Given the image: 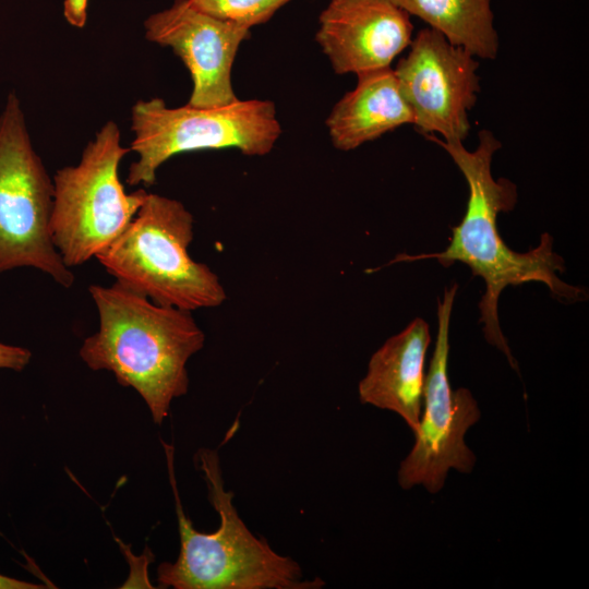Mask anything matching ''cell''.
I'll return each mask as SVG.
<instances>
[{
  "instance_id": "cell-7",
  "label": "cell",
  "mask_w": 589,
  "mask_h": 589,
  "mask_svg": "<svg viewBox=\"0 0 589 589\" xmlns=\"http://www.w3.org/2000/svg\"><path fill=\"white\" fill-rule=\"evenodd\" d=\"M53 183L34 149L21 101L8 95L0 113V275L33 267L69 288L74 275L51 237Z\"/></svg>"
},
{
  "instance_id": "cell-11",
  "label": "cell",
  "mask_w": 589,
  "mask_h": 589,
  "mask_svg": "<svg viewBox=\"0 0 589 589\" xmlns=\"http://www.w3.org/2000/svg\"><path fill=\"white\" fill-rule=\"evenodd\" d=\"M410 15L392 0H330L315 40L336 74L390 68L412 40Z\"/></svg>"
},
{
  "instance_id": "cell-5",
  "label": "cell",
  "mask_w": 589,
  "mask_h": 589,
  "mask_svg": "<svg viewBox=\"0 0 589 589\" xmlns=\"http://www.w3.org/2000/svg\"><path fill=\"white\" fill-rule=\"evenodd\" d=\"M130 151L121 145L119 127L108 121L75 166L55 173L51 237L69 268L96 259L125 230L143 204L148 192L139 189L127 193L119 178L120 163Z\"/></svg>"
},
{
  "instance_id": "cell-18",
  "label": "cell",
  "mask_w": 589,
  "mask_h": 589,
  "mask_svg": "<svg viewBox=\"0 0 589 589\" xmlns=\"http://www.w3.org/2000/svg\"><path fill=\"white\" fill-rule=\"evenodd\" d=\"M44 586L8 577L0 574V589H39Z\"/></svg>"
},
{
  "instance_id": "cell-10",
  "label": "cell",
  "mask_w": 589,
  "mask_h": 589,
  "mask_svg": "<svg viewBox=\"0 0 589 589\" xmlns=\"http://www.w3.org/2000/svg\"><path fill=\"white\" fill-rule=\"evenodd\" d=\"M145 38L169 47L190 72L193 88L188 105L221 107L237 101L231 71L250 28L213 17L189 0L151 14L144 21Z\"/></svg>"
},
{
  "instance_id": "cell-15",
  "label": "cell",
  "mask_w": 589,
  "mask_h": 589,
  "mask_svg": "<svg viewBox=\"0 0 589 589\" xmlns=\"http://www.w3.org/2000/svg\"><path fill=\"white\" fill-rule=\"evenodd\" d=\"M200 11L247 28L268 22L291 0H189Z\"/></svg>"
},
{
  "instance_id": "cell-8",
  "label": "cell",
  "mask_w": 589,
  "mask_h": 589,
  "mask_svg": "<svg viewBox=\"0 0 589 589\" xmlns=\"http://www.w3.org/2000/svg\"><path fill=\"white\" fill-rule=\"evenodd\" d=\"M456 291L457 285L445 289L437 304V338L424 381V410L414 445L398 470V482L405 490L422 484L430 493H437L450 469L468 473L476 462L465 434L480 419V409L468 389H450L447 373Z\"/></svg>"
},
{
  "instance_id": "cell-16",
  "label": "cell",
  "mask_w": 589,
  "mask_h": 589,
  "mask_svg": "<svg viewBox=\"0 0 589 589\" xmlns=\"http://www.w3.org/2000/svg\"><path fill=\"white\" fill-rule=\"evenodd\" d=\"M32 358V352L23 347L11 346L0 341V369L22 371Z\"/></svg>"
},
{
  "instance_id": "cell-17",
  "label": "cell",
  "mask_w": 589,
  "mask_h": 589,
  "mask_svg": "<svg viewBox=\"0 0 589 589\" xmlns=\"http://www.w3.org/2000/svg\"><path fill=\"white\" fill-rule=\"evenodd\" d=\"M88 0H64L63 15L67 22L77 28L85 26Z\"/></svg>"
},
{
  "instance_id": "cell-1",
  "label": "cell",
  "mask_w": 589,
  "mask_h": 589,
  "mask_svg": "<svg viewBox=\"0 0 589 589\" xmlns=\"http://www.w3.org/2000/svg\"><path fill=\"white\" fill-rule=\"evenodd\" d=\"M425 137L447 152L464 175L469 189L467 208L462 220L453 228L450 241L443 251L420 255L402 254L396 261L435 259L446 267L455 262L468 265L472 275L480 276L485 284L479 303L485 339L504 352L510 365L517 370L498 322L497 303L501 292L508 286L538 281L544 284L553 296L565 301L585 300L587 294L585 289L560 278L558 273L565 271L564 261L553 251V240L549 233H543L539 244L525 253L510 250L502 240L497 216L515 207L517 189L510 180H496L492 176V158L502 144L490 130L479 132L474 151H468L461 141H444L437 135Z\"/></svg>"
},
{
  "instance_id": "cell-4",
  "label": "cell",
  "mask_w": 589,
  "mask_h": 589,
  "mask_svg": "<svg viewBox=\"0 0 589 589\" xmlns=\"http://www.w3.org/2000/svg\"><path fill=\"white\" fill-rule=\"evenodd\" d=\"M194 219L178 200L147 193L125 230L96 260L121 286L187 311L226 300L218 276L189 254Z\"/></svg>"
},
{
  "instance_id": "cell-14",
  "label": "cell",
  "mask_w": 589,
  "mask_h": 589,
  "mask_svg": "<svg viewBox=\"0 0 589 589\" xmlns=\"http://www.w3.org/2000/svg\"><path fill=\"white\" fill-rule=\"evenodd\" d=\"M410 16H417L449 43L476 58L495 59L498 35L491 0H392Z\"/></svg>"
},
{
  "instance_id": "cell-13",
  "label": "cell",
  "mask_w": 589,
  "mask_h": 589,
  "mask_svg": "<svg viewBox=\"0 0 589 589\" xmlns=\"http://www.w3.org/2000/svg\"><path fill=\"white\" fill-rule=\"evenodd\" d=\"M357 79L356 87L335 104L326 119L333 145L344 152L413 124L412 110L392 67L361 73Z\"/></svg>"
},
{
  "instance_id": "cell-3",
  "label": "cell",
  "mask_w": 589,
  "mask_h": 589,
  "mask_svg": "<svg viewBox=\"0 0 589 589\" xmlns=\"http://www.w3.org/2000/svg\"><path fill=\"white\" fill-rule=\"evenodd\" d=\"M170 482L176 501L180 534V553L173 563L158 566L157 581L175 589H315L320 578L304 580L299 564L275 552L254 536L240 518L233 493L226 491L216 450L201 448L195 464L203 472L208 500L219 515L216 531L194 529L185 516L173 474V449L164 444Z\"/></svg>"
},
{
  "instance_id": "cell-9",
  "label": "cell",
  "mask_w": 589,
  "mask_h": 589,
  "mask_svg": "<svg viewBox=\"0 0 589 589\" xmlns=\"http://www.w3.org/2000/svg\"><path fill=\"white\" fill-rule=\"evenodd\" d=\"M409 48L394 72L412 110V125L424 136L464 142L468 112L480 92L476 57L430 27L419 31Z\"/></svg>"
},
{
  "instance_id": "cell-6",
  "label": "cell",
  "mask_w": 589,
  "mask_h": 589,
  "mask_svg": "<svg viewBox=\"0 0 589 589\" xmlns=\"http://www.w3.org/2000/svg\"><path fill=\"white\" fill-rule=\"evenodd\" d=\"M130 149L139 155L129 185H152L157 169L175 155L201 149L236 148L248 156L268 154L281 134L275 104L247 99L214 108L167 107L161 98L132 107Z\"/></svg>"
},
{
  "instance_id": "cell-2",
  "label": "cell",
  "mask_w": 589,
  "mask_h": 589,
  "mask_svg": "<svg viewBox=\"0 0 589 589\" xmlns=\"http://www.w3.org/2000/svg\"><path fill=\"white\" fill-rule=\"evenodd\" d=\"M88 290L99 326L83 341L80 357L134 388L161 424L171 401L188 392L187 363L203 348L204 332L191 311L155 303L117 281Z\"/></svg>"
},
{
  "instance_id": "cell-12",
  "label": "cell",
  "mask_w": 589,
  "mask_h": 589,
  "mask_svg": "<svg viewBox=\"0 0 589 589\" xmlns=\"http://www.w3.org/2000/svg\"><path fill=\"white\" fill-rule=\"evenodd\" d=\"M430 340L428 323L419 317L413 320L372 354L358 386L362 404L396 412L413 433L421 419Z\"/></svg>"
}]
</instances>
